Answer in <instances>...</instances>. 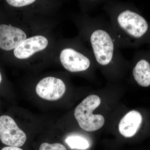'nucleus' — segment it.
Returning a JSON list of instances; mask_svg holds the SVG:
<instances>
[{
    "mask_svg": "<svg viewBox=\"0 0 150 150\" xmlns=\"http://www.w3.org/2000/svg\"><path fill=\"white\" fill-rule=\"evenodd\" d=\"M100 103L101 100L99 96L91 95L87 97L76 107L75 117L82 129L92 132L100 129L104 125L105 119L103 115L93 114Z\"/></svg>",
    "mask_w": 150,
    "mask_h": 150,
    "instance_id": "f257e3e1",
    "label": "nucleus"
},
{
    "mask_svg": "<svg viewBox=\"0 0 150 150\" xmlns=\"http://www.w3.org/2000/svg\"><path fill=\"white\" fill-rule=\"evenodd\" d=\"M90 42L95 59L100 66L107 67L113 62L115 42L108 31L103 28L94 30Z\"/></svg>",
    "mask_w": 150,
    "mask_h": 150,
    "instance_id": "f03ea898",
    "label": "nucleus"
},
{
    "mask_svg": "<svg viewBox=\"0 0 150 150\" xmlns=\"http://www.w3.org/2000/svg\"><path fill=\"white\" fill-rule=\"evenodd\" d=\"M117 27L127 37L139 38L146 33L148 24L140 15L126 9L119 12L115 17Z\"/></svg>",
    "mask_w": 150,
    "mask_h": 150,
    "instance_id": "7ed1b4c3",
    "label": "nucleus"
},
{
    "mask_svg": "<svg viewBox=\"0 0 150 150\" xmlns=\"http://www.w3.org/2000/svg\"><path fill=\"white\" fill-rule=\"evenodd\" d=\"M26 139V134L10 116H0V139L3 144L8 146L20 147L24 144Z\"/></svg>",
    "mask_w": 150,
    "mask_h": 150,
    "instance_id": "20e7f679",
    "label": "nucleus"
},
{
    "mask_svg": "<svg viewBox=\"0 0 150 150\" xmlns=\"http://www.w3.org/2000/svg\"><path fill=\"white\" fill-rule=\"evenodd\" d=\"M35 90L38 95L41 98L48 100H56L64 96L66 87L62 80L48 77L39 82Z\"/></svg>",
    "mask_w": 150,
    "mask_h": 150,
    "instance_id": "39448f33",
    "label": "nucleus"
},
{
    "mask_svg": "<svg viewBox=\"0 0 150 150\" xmlns=\"http://www.w3.org/2000/svg\"><path fill=\"white\" fill-rule=\"evenodd\" d=\"M60 59L64 68L71 72L85 71L91 65L90 60L86 56L71 48L62 50Z\"/></svg>",
    "mask_w": 150,
    "mask_h": 150,
    "instance_id": "423d86ee",
    "label": "nucleus"
},
{
    "mask_svg": "<svg viewBox=\"0 0 150 150\" xmlns=\"http://www.w3.org/2000/svg\"><path fill=\"white\" fill-rule=\"evenodd\" d=\"M26 39L24 31L11 24L0 25V48L5 51L15 49Z\"/></svg>",
    "mask_w": 150,
    "mask_h": 150,
    "instance_id": "0eeeda50",
    "label": "nucleus"
},
{
    "mask_svg": "<svg viewBox=\"0 0 150 150\" xmlns=\"http://www.w3.org/2000/svg\"><path fill=\"white\" fill-rule=\"evenodd\" d=\"M48 44V40L46 38L36 35L22 42L14 50V54L18 59H28L36 52L45 49Z\"/></svg>",
    "mask_w": 150,
    "mask_h": 150,
    "instance_id": "6e6552de",
    "label": "nucleus"
},
{
    "mask_svg": "<svg viewBox=\"0 0 150 150\" xmlns=\"http://www.w3.org/2000/svg\"><path fill=\"white\" fill-rule=\"evenodd\" d=\"M142 121V115L139 111H129L120 121L118 129L120 134L126 138L133 137L139 129Z\"/></svg>",
    "mask_w": 150,
    "mask_h": 150,
    "instance_id": "1a4fd4ad",
    "label": "nucleus"
},
{
    "mask_svg": "<svg viewBox=\"0 0 150 150\" xmlns=\"http://www.w3.org/2000/svg\"><path fill=\"white\" fill-rule=\"evenodd\" d=\"M134 79L140 86L147 87L150 85V64L142 59L137 62L133 70Z\"/></svg>",
    "mask_w": 150,
    "mask_h": 150,
    "instance_id": "9d476101",
    "label": "nucleus"
},
{
    "mask_svg": "<svg viewBox=\"0 0 150 150\" xmlns=\"http://www.w3.org/2000/svg\"><path fill=\"white\" fill-rule=\"evenodd\" d=\"M66 143L71 149L85 150L89 147L87 140L79 136H72L68 137L66 139Z\"/></svg>",
    "mask_w": 150,
    "mask_h": 150,
    "instance_id": "9b49d317",
    "label": "nucleus"
},
{
    "mask_svg": "<svg viewBox=\"0 0 150 150\" xmlns=\"http://www.w3.org/2000/svg\"><path fill=\"white\" fill-rule=\"evenodd\" d=\"M39 150H67V149L65 146L60 143L49 144L43 143L40 145Z\"/></svg>",
    "mask_w": 150,
    "mask_h": 150,
    "instance_id": "f8f14e48",
    "label": "nucleus"
},
{
    "mask_svg": "<svg viewBox=\"0 0 150 150\" xmlns=\"http://www.w3.org/2000/svg\"><path fill=\"white\" fill-rule=\"evenodd\" d=\"M10 5L16 7H21L32 4L35 2L34 0H7Z\"/></svg>",
    "mask_w": 150,
    "mask_h": 150,
    "instance_id": "ddd939ff",
    "label": "nucleus"
},
{
    "mask_svg": "<svg viewBox=\"0 0 150 150\" xmlns=\"http://www.w3.org/2000/svg\"><path fill=\"white\" fill-rule=\"evenodd\" d=\"M1 150H23L22 149L17 147L6 146L3 148Z\"/></svg>",
    "mask_w": 150,
    "mask_h": 150,
    "instance_id": "4468645a",
    "label": "nucleus"
},
{
    "mask_svg": "<svg viewBox=\"0 0 150 150\" xmlns=\"http://www.w3.org/2000/svg\"><path fill=\"white\" fill-rule=\"evenodd\" d=\"M2 81V75L1 74V72H0V83H1V82Z\"/></svg>",
    "mask_w": 150,
    "mask_h": 150,
    "instance_id": "2eb2a0df",
    "label": "nucleus"
}]
</instances>
